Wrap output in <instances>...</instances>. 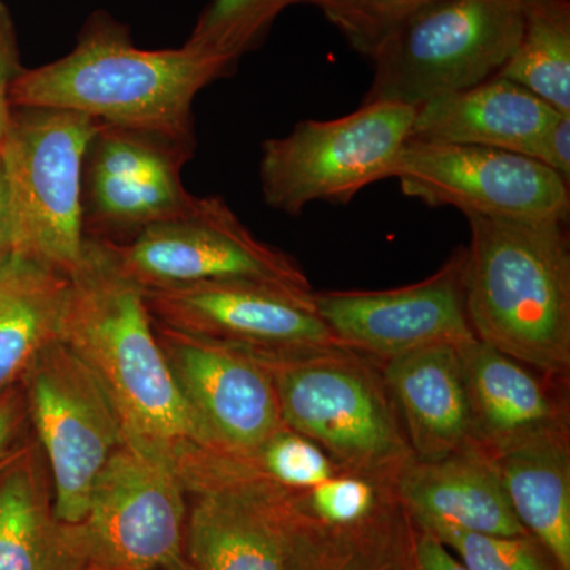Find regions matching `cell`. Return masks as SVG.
<instances>
[{
  "label": "cell",
  "mask_w": 570,
  "mask_h": 570,
  "mask_svg": "<svg viewBox=\"0 0 570 570\" xmlns=\"http://www.w3.org/2000/svg\"><path fill=\"white\" fill-rule=\"evenodd\" d=\"M409 570H468L448 547L412 523L407 553Z\"/></svg>",
  "instance_id": "1f68e13d"
},
{
  "label": "cell",
  "mask_w": 570,
  "mask_h": 570,
  "mask_svg": "<svg viewBox=\"0 0 570 570\" xmlns=\"http://www.w3.org/2000/svg\"><path fill=\"white\" fill-rule=\"evenodd\" d=\"M61 340L102 382L129 436L171 460L186 449L212 450L176 389L142 287L107 239L86 236L69 275Z\"/></svg>",
  "instance_id": "6da1fadb"
},
{
  "label": "cell",
  "mask_w": 570,
  "mask_h": 570,
  "mask_svg": "<svg viewBox=\"0 0 570 570\" xmlns=\"http://www.w3.org/2000/svg\"><path fill=\"white\" fill-rule=\"evenodd\" d=\"M441 540L468 570H560L547 550L527 535H490L436 524L422 530Z\"/></svg>",
  "instance_id": "f1b7e54d"
},
{
  "label": "cell",
  "mask_w": 570,
  "mask_h": 570,
  "mask_svg": "<svg viewBox=\"0 0 570 570\" xmlns=\"http://www.w3.org/2000/svg\"><path fill=\"white\" fill-rule=\"evenodd\" d=\"M291 498L307 520L341 530L370 523L397 502L392 485L351 472H337L299 493L291 491Z\"/></svg>",
  "instance_id": "4316f807"
},
{
  "label": "cell",
  "mask_w": 570,
  "mask_h": 570,
  "mask_svg": "<svg viewBox=\"0 0 570 570\" xmlns=\"http://www.w3.org/2000/svg\"><path fill=\"white\" fill-rule=\"evenodd\" d=\"M9 253H11L10 200L2 159H0V258Z\"/></svg>",
  "instance_id": "e575fe53"
},
{
  "label": "cell",
  "mask_w": 570,
  "mask_h": 570,
  "mask_svg": "<svg viewBox=\"0 0 570 570\" xmlns=\"http://www.w3.org/2000/svg\"><path fill=\"white\" fill-rule=\"evenodd\" d=\"M0 570H86L77 524L56 517L39 445L14 449L0 468Z\"/></svg>",
  "instance_id": "44dd1931"
},
{
  "label": "cell",
  "mask_w": 570,
  "mask_h": 570,
  "mask_svg": "<svg viewBox=\"0 0 570 570\" xmlns=\"http://www.w3.org/2000/svg\"><path fill=\"white\" fill-rule=\"evenodd\" d=\"M554 110L523 86L497 75L415 108L409 140L482 146L535 159Z\"/></svg>",
  "instance_id": "ffe728a7"
},
{
  "label": "cell",
  "mask_w": 570,
  "mask_h": 570,
  "mask_svg": "<svg viewBox=\"0 0 570 570\" xmlns=\"http://www.w3.org/2000/svg\"><path fill=\"white\" fill-rule=\"evenodd\" d=\"M474 444L491 456L569 433L564 379L540 373L478 337L459 347Z\"/></svg>",
  "instance_id": "e0dca14e"
},
{
  "label": "cell",
  "mask_w": 570,
  "mask_h": 570,
  "mask_svg": "<svg viewBox=\"0 0 570 570\" xmlns=\"http://www.w3.org/2000/svg\"><path fill=\"white\" fill-rule=\"evenodd\" d=\"M466 249L422 283L381 292H314L318 317L340 346L379 363L472 340L464 299Z\"/></svg>",
  "instance_id": "9a60e30c"
},
{
  "label": "cell",
  "mask_w": 570,
  "mask_h": 570,
  "mask_svg": "<svg viewBox=\"0 0 570 570\" xmlns=\"http://www.w3.org/2000/svg\"><path fill=\"white\" fill-rule=\"evenodd\" d=\"M393 491L420 530L448 524L480 534H530L510 505L493 456L479 445L441 460L412 461Z\"/></svg>",
  "instance_id": "ac0fdd59"
},
{
  "label": "cell",
  "mask_w": 570,
  "mask_h": 570,
  "mask_svg": "<svg viewBox=\"0 0 570 570\" xmlns=\"http://www.w3.org/2000/svg\"><path fill=\"white\" fill-rule=\"evenodd\" d=\"M296 3L305 0H212L186 43L235 66L261 43L276 18Z\"/></svg>",
  "instance_id": "484cf974"
},
{
  "label": "cell",
  "mask_w": 570,
  "mask_h": 570,
  "mask_svg": "<svg viewBox=\"0 0 570 570\" xmlns=\"http://www.w3.org/2000/svg\"><path fill=\"white\" fill-rule=\"evenodd\" d=\"M295 570H409L412 521L400 502L356 528L313 523L287 501Z\"/></svg>",
  "instance_id": "cb8c5ba5"
},
{
  "label": "cell",
  "mask_w": 570,
  "mask_h": 570,
  "mask_svg": "<svg viewBox=\"0 0 570 570\" xmlns=\"http://www.w3.org/2000/svg\"><path fill=\"white\" fill-rule=\"evenodd\" d=\"M100 121L58 108H13L0 142L11 253L69 276L85 249L82 171Z\"/></svg>",
  "instance_id": "5b68a950"
},
{
  "label": "cell",
  "mask_w": 570,
  "mask_h": 570,
  "mask_svg": "<svg viewBox=\"0 0 570 570\" xmlns=\"http://www.w3.org/2000/svg\"><path fill=\"white\" fill-rule=\"evenodd\" d=\"M392 178L407 197L466 217L569 223L570 183L523 154L407 140Z\"/></svg>",
  "instance_id": "7c38bea8"
},
{
  "label": "cell",
  "mask_w": 570,
  "mask_h": 570,
  "mask_svg": "<svg viewBox=\"0 0 570 570\" xmlns=\"http://www.w3.org/2000/svg\"><path fill=\"white\" fill-rule=\"evenodd\" d=\"M236 459L255 474L292 493L313 489L343 472L317 444L288 428L249 455Z\"/></svg>",
  "instance_id": "83f0119b"
},
{
  "label": "cell",
  "mask_w": 570,
  "mask_h": 570,
  "mask_svg": "<svg viewBox=\"0 0 570 570\" xmlns=\"http://www.w3.org/2000/svg\"><path fill=\"white\" fill-rule=\"evenodd\" d=\"M187 513L174 460L126 433L77 524L86 570H190Z\"/></svg>",
  "instance_id": "52a82bcc"
},
{
  "label": "cell",
  "mask_w": 570,
  "mask_h": 570,
  "mask_svg": "<svg viewBox=\"0 0 570 570\" xmlns=\"http://www.w3.org/2000/svg\"><path fill=\"white\" fill-rule=\"evenodd\" d=\"M21 70L13 21H11L9 9L0 0V142L6 137L11 112H13L10 100L11 86Z\"/></svg>",
  "instance_id": "4dcf8cb0"
},
{
  "label": "cell",
  "mask_w": 570,
  "mask_h": 570,
  "mask_svg": "<svg viewBox=\"0 0 570 570\" xmlns=\"http://www.w3.org/2000/svg\"><path fill=\"white\" fill-rule=\"evenodd\" d=\"M257 360L272 374L284 426L341 471L393 487L415 460L373 358L335 346Z\"/></svg>",
  "instance_id": "277c9868"
},
{
  "label": "cell",
  "mask_w": 570,
  "mask_h": 570,
  "mask_svg": "<svg viewBox=\"0 0 570 570\" xmlns=\"http://www.w3.org/2000/svg\"><path fill=\"white\" fill-rule=\"evenodd\" d=\"M232 69L187 43L176 50H141L126 26L97 11L69 55L21 70L10 100L13 108L81 112L195 148V97Z\"/></svg>",
  "instance_id": "7a4b0ae2"
},
{
  "label": "cell",
  "mask_w": 570,
  "mask_h": 570,
  "mask_svg": "<svg viewBox=\"0 0 570 570\" xmlns=\"http://www.w3.org/2000/svg\"><path fill=\"white\" fill-rule=\"evenodd\" d=\"M142 294L156 324L254 358L340 346L318 317L314 292L254 281H212L142 288Z\"/></svg>",
  "instance_id": "4fadbf2b"
},
{
  "label": "cell",
  "mask_w": 570,
  "mask_h": 570,
  "mask_svg": "<svg viewBox=\"0 0 570 570\" xmlns=\"http://www.w3.org/2000/svg\"><path fill=\"white\" fill-rule=\"evenodd\" d=\"M69 276L18 253L0 258V396L61 337Z\"/></svg>",
  "instance_id": "7402d4cb"
},
{
  "label": "cell",
  "mask_w": 570,
  "mask_h": 570,
  "mask_svg": "<svg viewBox=\"0 0 570 570\" xmlns=\"http://www.w3.org/2000/svg\"><path fill=\"white\" fill-rule=\"evenodd\" d=\"M521 33L520 0H431L376 52L363 104L419 105L497 77Z\"/></svg>",
  "instance_id": "8992f818"
},
{
  "label": "cell",
  "mask_w": 570,
  "mask_h": 570,
  "mask_svg": "<svg viewBox=\"0 0 570 570\" xmlns=\"http://www.w3.org/2000/svg\"><path fill=\"white\" fill-rule=\"evenodd\" d=\"M519 45L498 75L570 115V2L520 0Z\"/></svg>",
  "instance_id": "d4e9b609"
},
{
  "label": "cell",
  "mask_w": 570,
  "mask_h": 570,
  "mask_svg": "<svg viewBox=\"0 0 570 570\" xmlns=\"http://www.w3.org/2000/svg\"><path fill=\"white\" fill-rule=\"evenodd\" d=\"M194 153L159 135L100 124L82 171L85 235L127 243L151 225L184 216L197 202L181 176Z\"/></svg>",
  "instance_id": "5bb4252c"
},
{
  "label": "cell",
  "mask_w": 570,
  "mask_h": 570,
  "mask_svg": "<svg viewBox=\"0 0 570 570\" xmlns=\"http://www.w3.org/2000/svg\"><path fill=\"white\" fill-rule=\"evenodd\" d=\"M21 384L26 415L50 471L56 517L81 523L94 480L126 438L121 414L96 373L61 337L41 348Z\"/></svg>",
  "instance_id": "9c48e42d"
},
{
  "label": "cell",
  "mask_w": 570,
  "mask_h": 570,
  "mask_svg": "<svg viewBox=\"0 0 570 570\" xmlns=\"http://www.w3.org/2000/svg\"><path fill=\"white\" fill-rule=\"evenodd\" d=\"M111 247L127 275L142 288L254 281L302 294L314 292L294 258L255 238L219 197H197L184 216L151 225L130 242Z\"/></svg>",
  "instance_id": "8fae6325"
},
{
  "label": "cell",
  "mask_w": 570,
  "mask_h": 570,
  "mask_svg": "<svg viewBox=\"0 0 570 570\" xmlns=\"http://www.w3.org/2000/svg\"><path fill=\"white\" fill-rule=\"evenodd\" d=\"M414 115L407 105L362 104L343 118L307 119L269 138L258 170L265 204L288 216L316 202L351 204L371 184L392 178Z\"/></svg>",
  "instance_id": "ba28073f"
},
{
  "label": "cell",
  "mask_w": 570,
  "mask_h": 570,
  "mask_svg": "<svg viewBox=\"0 0 570 570\" xmlns=\"http://www.w3.org/2000/svg\"><path fill=\"white\" fill-rule=\"evenodd\" d=\"M154 328L176 389L212 450L246 456L284 430L275 384L261 360L156 322Z\"/></svg>",
  "instance_id": "2e32d148"
},
{
  "label": "cell",
  "mask_w": 570,
  "mask_h": 570,
  "mask_svg": "<svg viewBox=\"0 0 570 570\" xmlns=\"http://www.w3.org/2000/svg\"><path fill=\"white\" fill-rule=\"evenodd\" d=\"M26 419L24 397L20 389L14 387L0 396V468L17 449L22 420Z\"/></svg>",
  "instance_id": "836d02e7"
},
{
  "label": "cell",
  "mask_w": 570,
  "mask_h": 570,
  "mask_svg": "<svg viewBox=\"0 0 570 570\" xmlns=\"http://www.w3.org/2000/svg\"><path fill=\"white\" fill-rule=\"evenodd\" d=\"M175 466L189 504L190 570H295L287 490L214 450H186Z\"/></svg>",
  "instance_id": "30bf717a"
},
{
  "label": "cell",
  "mask_w": 570,
  "mask_h": 570,
  "mask_svg": "<svg viewBox=\"0 0 570 570\" xmlns=\"http://www.w3.org/2000/svg\"><path fill=\"white\" fill-rule=\"evenodd\" d=\"M431 0H305L317 7L352 50L373 56L415 11Z\"/></svg>",
  "instance_id": "f546056e"
},
{
  "label": "cell",
  "mask_w": 570,
  "mask_h": 570,
  "mask_svg": "<svg viewBox=\"0 0 570 570\" xmlns=\"http://www.w3.org/2000/svg\"><path fill=\"white\" fill-rule=\"evenodd\" d=\"M535 160L570 183V115H560L540 141Z\"/></svg>",
  "instance_id": "d6a6232c"
},
{
  "label": "cell",
  "mask_w": 570,
  "mask_h": 570,
  "mask_svg": "<svg viewBox=\"0 0 570 570\" xmlns=\"http://www.w3.org/2000/svg\"><path fill=\"white\" fill-rule=\"evenodd\" d=\"M493 459L517 519L558 569L570 570L569 433L534 439Z\"/></svg>",
  "instance_id": "603a6c76"
},
{
  "label": "cell",
  "mask_w": 570,
  "mask_h": 570,
  "mask_svg": "<svg viewBox=\"0 0 570 570\" xmlns=\"http://www.w3.org/2000/svg\"><path fill=\"white\" fill-rule=\"evenodd\" d=\"M468 220L464 299L474 336L540 373L568 377L569 223Z\"/></svg>",
  "instance_id": "3957f363"
},
{
  "label": "cell",
  "mask_w": 570,
  "mask_h": 570,
  "mask_svg": "<svg viewBox=\"0 0 570 570\" xmlns=\"http://www.w3.org/2000/svg\"><path fill=\"white\" fill-rule=\"evenodd\" d=\"M459 347L438 344L379 363L417 461L441 460L475 445Z\"/></svg>",
  "instance_id": "d6986e66"
}]
</instances>
